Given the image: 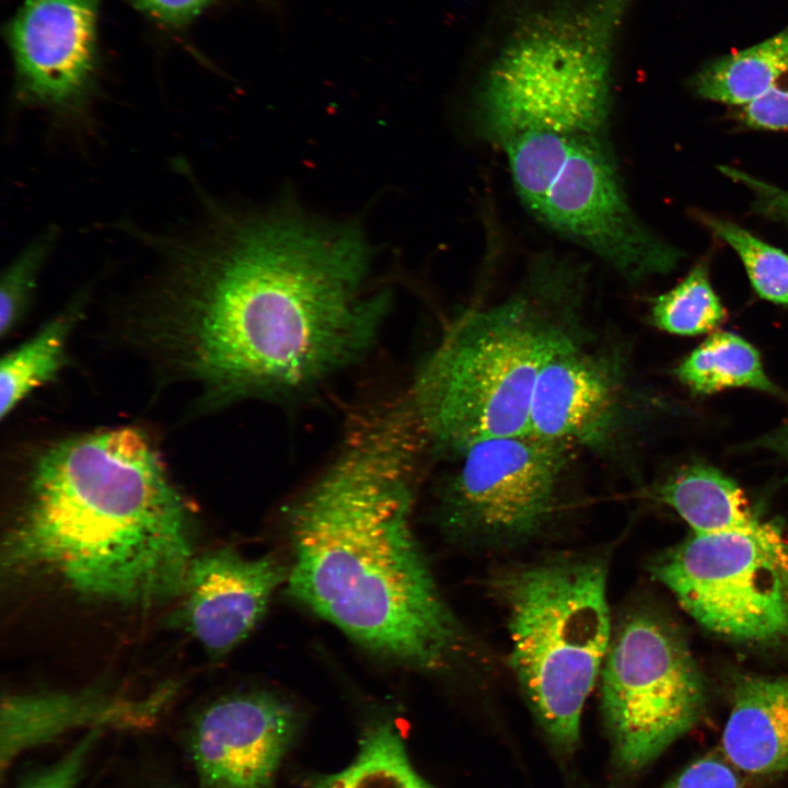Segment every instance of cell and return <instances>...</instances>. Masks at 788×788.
Returning <instances> with one entry per match:
<instances>
[{
  "label": "cell",
  "instance_id": "cell-29",
  "mask_svg": "<svg viewBox=\"0 0 788 788\" xmlns=\"http://www.w3.org/2000/svg\"><path fill=\"white\" fill-rule=\"evenodd\" d=\"M743 448L773 455L788 465V420L749 441Z\"/></svg>",
  "mask_w": 788,
  "mask_h": 788
},
{
  "label": "cell",
  "instance_id": "cell-28",
  "mask_svg": "<svg viewBox=\"0 0 788 788\" xmlns=\"http://www.w3.org/2000/svg\"><path fill=\"white\" fill-rule=\"evenodd\" d=\"M166 24H183L215 0H130ZM271 4L278 0H263Z\"/></svg>",
  "mask_w": 788,
  "mask_h": 788
},
{
  "label": "cell",
  "instance_id": "cell-11",
  "mask_svg": "<svg viewBox=\"0 0 788 788\" xmlns=\"http://www.w3.org/2000/svg\"><path fill=\"white\" fill-rule=\"evenodd\" d=\"M669 412H677L676 404L638 386L623 356L589 348L580 335L543 367L533 392L529 433L609 455Z\"/></svg>",
  "mask_w": 788,
  "mask_h": 788
},
{
  "label": "cell",
  "instance_id": "cell-26",
  "mask_svg": "<svg viewBox=\"0 0 788 788\" xmlns=\"http://www.w3.org/2000/svg\"><path fill=\"white\" fill-rule=\"evenodd\" d=\"M719 170L723 175L742 184L753 194L756 211L788 225V190L755 178L738 169L720 166Z\"/></svg>",
  "mask_w": 788,
  "mask_h": 788
},
{
  "label": "cell",
  "instance_id": "cell-15",
  "mask_svg": "<svg viewBox=\"0 0 788 788\" xmlns=\"http://www.w3.org/2000/svg\"><path fill=\"white\" fill-rule=\"evenodd\" d=\"M173 692L166 687L141 699L96 688L10 694L1 705V772L24 751L79 728L147 727L157 719Z\"/></svg>",
  "mask_w": 788,
  "mask_h": 788
},
{
  "label": "cell",
  "instance_id": "cell-9",
  "mask_svg": "<svg viewBox=\"0 0 788 788\" xmlns=\"http://www.w3.org/2000/svg\"><path fill=\"white\" fill-rule=\"evenodd\" d=\"M576 449L531 433L479 441L441 484L438 523L456 545L503 551L552 524Z\"/></svg>",
  "mask_w": 788,
  "mask_h": 788
},
{
  "label": "cell",
  "instance_id": "cell-22",
  "mask_svg": "<svg viewBox=\"0 0 788 788\" xmlns=\"http://www.w3.org/2000/svg\"><path fill=\"white\" fill-rule=\"evenodd\" d=\"M706 225L741 258L756 293L767 301L788 305V255L741 227L705 218Z\"/></svg>",
  "mask_w": 788,
  "mask_h": 788
},
{
  "label": "cell",
  "instance_id": "cell-13",
  "mask_svg": "<svg viewBox=\"0 0 788 788\" xmlns=\"http://www.w3.org/2000/svg\"><path fill=\"white\" fill-rule=\"evenodd\" d=\"M278 694L251 691L212 702L197 716L190 752L207 788H273L299 728Z\"/></svg>",
  "mask_w": 788,
  "mask_h": 788
},
{
  "label": "cell",
  "instance_id": "cell-2",
  "mask_svg": "<svg viewBox=\"0 0 788 788\" xmlns=\"http://www.w3.org/2000/svg\"><path fill=\"white\" fill-rule=\"evenodd\" d=\"M425 451L401 410L371 412L285 515L289 594L361 648L427 674L457 670L475 642L442 595L412 528Z\"/></svg>",
  "mask_w": 788,
  "mask_h": 788
},
{
  "label": "cell",
  "instance_id": "cell-19",
  "mask_svg": "<svg viewBox=\"0 0 788 788\" xmlns=\"http://www.w3.org/2000/svg\"><path fill=\"white\" fill-rule=\"evenodd\" d=\"M73 302L1 359L0 415L4 419L35 389L54 380L66 363L69 336L80 315Z\"/></svg>",
  "mask_w": 788,
  "mask_h": 788
},
{
  "label": "cell",
  "instance_id": "cell-21",
  "mask_svg": "<svg viewBox=\"0 0 788 788\" xmlns=\"http://www.w3.org/2000/svg\"><path fill=\"white\" fill-rule=\"evenodd\" d=\"M726 310L714 291L707 269L694 267L674 288L654 299L652 323L667 333L694 336L717 328Z\"/></svg>",
  "mask_w": 788,
  "mask_h": 788
},
{
  "label": "cell",
  "instance_id": "cell-14",
  "mask_svg": "<svg viewBox=\"0 0 788 788\" xmlns=\"http://www.w3.org/2000/svg\"><path fill=\"white\" fill-rule=\"evenodd\" d=\"M288 571L271 554L246 558L225 546L195 555L178 619L211 656H225L260 622Z\"/></svg>",
  "mask_w": 788,
  "mask_h": 788
},
{
  "label": "cell",
  "instance_id": "cell-7",
  "mask_svg": "<svg viewBox=\"0 0 788 788\" xmlns=\"http://www.w3.org/2000/svg\"><path fill=\"white\" fill-rule=\"evenodd\" d=\"M501 147L521 201L553 231L630 281L677 266L682 253L631 209L603 134L531 131Z\"/></svg>",
  "mask_w": 788,
  "mask_h": 788
},
{
  "label": "cell",
  "instance_id": "cell-10",
  "mask_svg": "<svg viewBox=\"0 0 788 788\" xmlns=\"http://www.w3.org/2000/svg\"><path fill=\"white\" fill-rule=\"evenodd\" d=\"M650 571L695 621L716 634L752 642L788 636V580L745 535L694 533L660 554Z\"/></svg>",
  "mask_w": 788,
  "mask_h": 788
},
{
  "label": "cell",
  "instance_id": "cell-24",
  "mask_svg": "<svg viewBox=\"0 0 788 788\" xmlns=\"http://www.w3.org/2000/svg\"><path fill=\"white\" fill-rule=\"evenodd\" d=\"M102 730H91L57 762L27 779L20 788H76L85 758Z\"/></svg>",
  "mask_w": 788,
  "mask_h": 788
},
{
  "label": "cell",
  "instance_id": "cell-17",
  "mask_svg": "<svg viewBox=\"0 0 788 788\" xmlns=\"http://www.w3.org/2000/svg\"><path fill=\"white\" fill-rule=\"evenodd\" d=\"M675 378L692 393L709 395L745 387L777 397L785 393L768 378L757 349L731 332H715L674 369Z\"/></svg>",
  "mask_w": 788,
  "mask_h": 788
},
{
  "label": "cell",
  "instance_id": "cell-3",
  "mask_svg": "<svg viewBox=\"0 0 788 788\" xmlns=\"http://www.w3.org/2000/svg\"><path fill=\"white\" fill-rule=\"evenodd\" d=\"M25 490L3 542L8 572L53 576L118 604L181 595L195 557L192 514L144 432L59 441L35 459Z\"/></svg>",
  "mask_w": 788,
  "mask_h": 788
},
{
  "label": "cell",
  "instance_id": "cell-25",
  "mask_svg": "<svg viewBox=\"0 0 788 788\" xmlns=\"http://www.w3.org/2000/svg\"><path fill=\"white\" fill-rule=\"evenodd\" d=\"M662 788H741V781L725 756L708 754L688 764Z\"/></svg>",
  "mask_w": 788,
  "mask_h": 788
},
{
  "label": "cell",
  "instance_id": "cell-23",
  "mask_svg": "<svg viewBox=\"0 0 788 788\" xmlns=\"http://www.w3.org/2000/svg\"><path fill=\"white\" fill-rule=\"evenodd\" d=\"M57 240L49 228L34 239L7 267L0 285V335L10 336L26 315L40 270Z\"/></svg>",
  "mask_w": 788,
  "mask_h": 788
},
{
  "label": "cell",
  "instance_id": "cell-18",
  "mask_svg": "<svg viewBox=\"0 0 788 788\" xmlns=\"http://www.w3.org/2000/svg\"><path fill=\"white\" fill-rule=\"evenodd\" d=\"M788 73V26L767 39L708 63L694 79L708 100L745 106L765 95Z\"/></svg>",
  "mask_w": 788,
  "mask_h": 788
},
{
  "label": "cell",
  "instance_id": "cell-27",
  "mask_svg": "<svg viewBox=\"0 0 788 788\" xmlns=\"http://www.w3.org/2000/svg\"><path fill=\"white\" fill-rule=\"evenodd\" d=\"M742 120L758 129L788 130V86L776 85L756 101L742 106Z\"/></svg>",
  "mask_w": 788,
  "mask_h": 788
},
{
  "label": "cell",
  "instance_id": "cell-16",
  "mask_svg": "<svg viewBox=\"0 0 788 788\" xmlns=\"http://www.w3.org/2000/svg\"><path fill=\"white\" fill-rule=\"evenodd\" d=\"M721 748L725 758L752 776L788 770V677L746 676L732 693Z\"/></svg>",
  "mask_w": 788,
  "mask_h": 788
},
{
  "label": "cell",
  "instance_id": "cell-20",
  "mask_svg": "<svg viewBox=\"0 0 788 788\" xmlns=\"http://www.w3.org/2000/svg\"><path fill=\"white\" fill-rule=\"evenodd\" d=\"M312 788H434L414 768L402 734L378 721L363 734L351 763L314 780Z\"/></svg>",
  "mask_w": 788,
  "mask_h": 788
},
{
  "label": "cell",
  "instance_id": "cell-5",
  "mask_svg": "<svg viewBox=\"0 0 788 788\" xmlns=\"http://www.w3.org/2000/svg\"><path fill=\"white\" fill-rule=\"evenodd\" d=\"M634 0H507L476 89L482 132L603 134L615 48Z\"/></svg>",
  "mask_w": 788,
  "mask_h": 788
},
{
  "label": "cell",
  "instance_id": "cell-12",
  "mask_svg": "<svg viewBox=\"0 0 788 788\" xmlns=\"http://www.w3.org/2000/svg\"><path fill=\"white\" fill-rule=\"evenodd\" d=\"M97 0H24L9 27L19 97L61 120L84 117Z\"/></svg>",
  "mask_w": 788,
  "mask_h": 788
},
{
  "label": "cell",
  "instance_id": "cell-1",
  "mask_svg": "<svg viewBox=\"0 0 788 788\" xmlns=\"http://www.w3.org/2000/svg\"><path fill=\"white\" fill-rule=\"evenodd\" d=\"M169 252L154 333L209 404L296 395L361 359L390 294L358 224L217 209Z\"/></svg>",
  "mask_w": 788,
  "mask_h": 788
},
{
  "label": "cell",
  "instance_id": "cell-6",
  "mask_svg": "<svg viewBox=\"0 0 788 788\" xmlns=\"http://www.w3.org/2000/svg\"><path fill=\"white\" fill-rule=\"evenodd\" d=\"M609 558L566 552L489 579L510 637V668L540 726L563 753L577 746L584 703L610 644Z\"/></svg>",
  "mask_w": 788,
  "mask_h": 788
},
{
  "label": "cell",
  "instance_id": "cell-8",
  "mask_svg": "<svg viewBox=\"0 0 788 788\" xmlns=\"http://www.w3.org/2000/svg\"><path fill=\"white\" fill-rule=\"evenodd\" d=\"M599 680L614 762L626 774L654 761L706 710L705 683L684 639L645 606L613 623Z\"/></svg>",
  "mask_w": 788,
  "mask_h": 788
},
{
  "label": "cell",
  "instance_id": "cell-4",
  "mask_svg": "<svg viewBox=\"0 0 788 788\" xmlns=\"http://www.w3.org/2000/svg\"><path fill=\"white\" fill-rule=\"evenodd\" d=\"M578 280L560 262H541L520 291L452 324L407 395L426 449L455 459L479 441L529 433L543 367L581 335Z\"/></svg>",
  "mask_w": 788,
  "mask_h": 788
}]
</instances>
